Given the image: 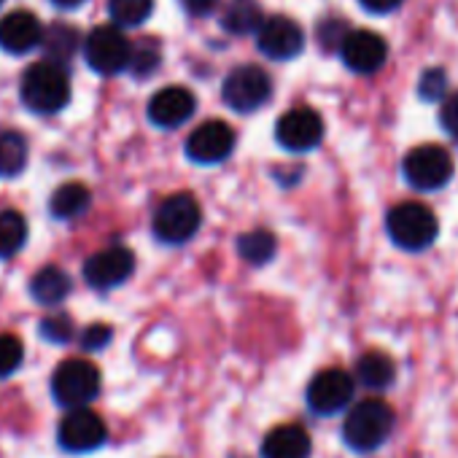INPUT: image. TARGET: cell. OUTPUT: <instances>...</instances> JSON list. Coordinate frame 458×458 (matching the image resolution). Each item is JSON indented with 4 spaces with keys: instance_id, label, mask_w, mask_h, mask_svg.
<instances>
[{
    "instance_id": "obj_1",
    "label": "cell",
    "mask_w": 458,
    "mask_h": 458,
    "mask_svg": "<svg viewBox=\"0 0 458 458\" xmlns=\"http://www.w3.org/2000/svg\"><path fill=\"white\" fill-rule=\"evenodd\" d=\"M394 431V410L383 399H364L351 407L343 423V439L356 453L377 450Z\"/></svg>"
},
{
    "instance_id": "obj_2",
    "label": "cell",
    "mask_w": 458,
    "mask_h": 458,
    "mask_svg": "<svg viewBox=\"0 0 458 458\" xmlns=\"http://www.w3.org/2000/svg\"><path fill=\"white\" fill-rule=\"evenodd\" d=\"M22 103L33 114H57L71 100V79L55 63H36L22 76Z\"/></svg>"
},
{
    "instance_id": "obj_3",
    "label": "cell",
    "mask_w": 458,
    "mask_h": 458,
    "mask_svg": "<svg viewBox=\"0 0 458 458\" xmlns=\"http://www.w3.org/2000/svg\"><path fill=\"white\" fill-rule=\"evenodd\" d=\"M386 229H388V238L404 251H423L439 235L437 216L423 202L394 205L386 216Z\"/></svg>"
},
{
    "instance_id": "obj_4",
    "label": "cell",
    "mask_w": 458,
    "mask_h": 458,
    "mask_svg": "<svg viewBox=\"0 0 458 458\" xmlns=\"http://www.w3.org/2000/svg\"><path fill=\"white\" fill-rule=\"evenodd\" d=\"M100 394V369L87 359H68L52 375V396L65 410H81Z\"/></svg>"
},
{
    "instance_id": "obj_5",
    "label": "cell",
    "mask_w": 458,
    "mask_h": 458,
    "mask_svg": "<svg viewBox=\"0 0 458 458\" xmlns=\"http://www.w3.org/2000/svg\"><path fill=\"white\" fill-rule=\"evenodd\" d=\"M202 224V208L189 191L170 194L154 213V235L162 243L178 246L197 235Z\"/></svg>"
},
{
    "instance_id": "obj_6",
    "label": "cell",
    "mask_w": 458,
    "mask_h": 458,
    "mask_svg": "<svg viewBox=\"0 0 458 458\" xmlns=\"http://www.w3.org/2000/svg\"><path fill=\"white\" fill-rule=\"evenodd\" d=\"M84 57L87 65L100 76H114L130 68L132 63V47L127 36L116 25H100L95 28L84 41Z\"/></svg>"
},
{
    "instance_id": "obj_7",
    "label": "cell",
    "mask_w": 458,
    "mask_h": 458,
    "mask_svg": "<svg viewBox=\"0 0 458 458\" xmlns=\"http://www.w3.org/2000/svg\"><path fill=\"white\" fill-rule=\"evenodd\" d=\"M404 181L418 191H437L453 178V159L442 146L426 143L407 151L402 162Z\"/></svg>"
},
{
    "instance_id": "obj_8",
    "label": "cell",
    "mask_w": 458,
    "mask_h": 458,
    "mask_svg": "<svg viewBox=\"0 0 458 458\" xmlns=\"http://www.w3.org/2000/svg\"><path fill=\"white\" fill-rule=\"evenodd\" d=\"M221 95H224V103L233 111L251 114L270 100L273 81L259 65H241L224 79Z\"/></svg>"
},
{
    "instance_id": "obj_9",
    "label": "cell",
    "mask_w": 458,
    "mask_h": 458,
    "mask_svg": "<svg viewBox=\"0 0 458 458\" xmlns=\"http://www.w3.org/2000/svg\"><path fill=\"white\" fill-rule=\"evenodd\" d=\"M353 377L345 369H324L308 386V407L316 415H337L353 399Z\"/></svg>"
},
{
    "instance_id": "obj_10",
    "label": "cell",
    "mask_w": 458,
    "mask_h": 458,
    "mask_svg": "<svg viewBox=\"0 0 458 458\" xmlns=\"http://www.w3.org/2000/svg\"><path fill=\"white\" fill-rule=\"evenodd\" d=\"M106 437H108L106 420L89 407L71 410L60 420V428H57L60 447L68 453H92L106 442Z\"/></svg>"
},
{
    "instance_id": "obj_11",
    "label": "cell",
    "mask_w": 458,
    "mask_h": 458,
    "mask_svg": "<svg viewBox=\"0 0 458 458\" xmlns=\"http://www.w3.org/2000/svg\"><path fill=\"white\" fill-rule=\"evenodd\" d=\"M324 138V122L313 108H292L286 111L278 124H276V140L294 154H305L313 151Z\"/></svg>"
},
{
    "instance_id": "obj_12",
    "label": "cell",
    "mask_w": 458,
    "mask_h": 458,
    "mask_svg": "<svg viewBox=\"0 0 458 458\" xmlns=\"http://www.w3.org/2000/svg\"><path fill=\"white\" fill-rule=\"evenodd\" d=\"M235 148V130L226 122L210 119L186 138V157L197 165H218Z\"/></svg>"
},
{
    "instance_id": "obj_13",
    "label": "cell",
    "mask_w": 458,
    "mask_h": 458,
    "mask_svg": "<svg viewBox=\"0 0 458 458\" xmlns=\"http://www.w3.org/2000/svg\"><path fill=\"white\" fill-rule=\"evenodd\" d=\"M135 270V254L124 246H111L106 251H98L84 265V278L92 289H116L122 286Z\"/></svg>"
},
{
    "instance_id": "obj_14",
    "label": "cell",
    "mask_w": 458,
    "mask_h": 458,
    "mask_svg": "<svg viewBox=\"0 0 458 458\" xmlns=\"http://www.w3.org/2000/svg\"><path fill=\"white\" fill-rule=\"evenodd\" d=\"M257 47L270 60H294L305 49V33L289 17H270L257 33Z\"/></svg>"
},
{
    "instance_id": "obj_15",
    "label": "cell",
    "mask_w": 458,
    "mask_h": 458,
    "mask_svg": "<svg viewBox=\"0 0 458 458\" xmlns=\"http://www.w3.org/2000/svg\"><path fill=\"white\" fill-rule=\"evenodd\" d=\"M340 55H343L345 68H351L353 73L369 76V73H375V71H380L386 65L388 44L383 41V36H377L372 30H353L343 41Z\"/></svg>"
},
{
    "instance_id": "obj_16",
    "label": "cell",
    "mask_w": 458,
    "mask_h": 458,
    "mask_svg": "<svg viewBox=\"0 0 458 458\" xmlns=\"http://www.w3.org/2000/svg\"><path fill=\"white\" fill-rule=\"evenodd\" d=\"M44 28L38 17L28 9L12 12L0 20V49L9 55H28L44 44Z\"/></svg>"
},
{
    "instance_id": "obj_17",
    "label": "cell",
    "mask_w": 458,
    "mask_h": 458,
    "mask_svg": "<svg viewBox=\"0 0 458 458\" xmlns=\"http://www.w3.org/2000/svg\"><path fill=\"white\" fill-rule=\"evenodd\" d=\"M194 108L197 100L186 87H165L148 100V122L162 130H175L191 119Z\"/></svg>"
},
{
    "instance_id": "obj_18",
    "label": "cell",
    "mask_w": 458,
    "mask_h": 458,
    "mask_svg": "<svg viewBox=\"0 0 458 458\" xmlns=\"http://www.w3.org/2000/svg\"><path fill=\"white\" fill-rule=\"evenodd\" d=\"M310 434L297 423L276 426L262 442V458H310Z\"/></svg>"
},
{
    "instance_id": "obj_19",
    "label": "cell",
    "mask_w": 458,
    "mask_h": 458,
    "mask_svg": "<svg viewBox=\"0 0 458 458\" xmlns=\"http://www.w3.org/2000/svg\"><path fill=\"white\" fill-rule=\"evenodd\" d=\"M71 289H73L71 276H68L63 267H55V265L38 270V273L33 276V281H30V294H33V300H36L38 305H49V308H52V305H60V302L71 294Z\"/></svg>"
},
{
    "instance_id": "obj_20",
    "label": "cell",
    "mask_w": 458,
    "mask_h": 458,
    "mask_svg": "<svg viewBox=\"0 0 458 458\" xmlns=\"http://www.w3.org/2000/svg\"><path fill=\"white\" fill-rule=\"evenodd\" d=\"M262 25H265V17H262V6L257 0H233L221 14V28L233 36L259 33Z\"/></svg>"
},
{
    "instance_id": "obj_21",
    "label": "cell",
    "mask_w": 458,
    "mask_h": 458,
    "mask_svg": "<svg viewBox=\"0 0 458 458\" xmlns=\"http://www.w3.org/2000/svg\"><path fill=\"white\" fill-rule=\"evenodd\" d=\"M89 199H92L89 189H87L84 183H79V181H71V183H63V186L52 194V199H49V213H52L55 218L68 221V218L81 216V213L89 208Z\"/></svg>"
},
{
    "instance_id": "obj_22",
    "label": "cell",
    "mask_w": 458,
    "mask_h": 458,
    "mask_svg": "<svg viewBox=\"0 0 458 458\" xmlns=\"http://www.w3.org/2000/svg\"><path fill=\"white\" fill-rule=\"evenodd\" d=\"M44 52H47V63H55L60 68H65L71 63V57L79 52V30L71 25H52L44 36Z\"/></svg>"
},
{
    "instance_id": "obj_23",
    "label": "cell",
    "mask_w": 458,
    "mask_h": 458,
    "mask_svg": "<svg viewBox=\"0 0 458 458\" xmlns=\"http://www.w3.org/2000/svg\"><path fill=\"white\" fill-rule=\"evenodd\" d=\"M396 369H394V361L386 356V353H377V351H369L359 359L356 364V377L361 386L372 388V391H380L386 388L391 380H394Z\"/></svg>"
},
{
    "instance_id": "obj_24",
    "label": "cell",
    "mask_w": 458,
    "mask_h": 458,
    "mask_svg": "<svg viewBox=\"0 0 458 458\" xmlns=\"http://www.w3.org/2000/svg\"><path fill=\"white\" fill-rule=\"evenodd\" d=\"M28 165V140L9 130L0 132V178H14Z\"/></svg>"
},
{
    "instance_id": "obj_25",
    "label": "cell",
    "mask_w": 458,
    "mask_h": 458,
    "mask_svg": "<svg viewBox=\"0 0 458 458\" xmlns=\"http://www.w3.org/2000/svg\"><path fill=\"white\" fill-rule=\"evenodd\" d=\"M28 241V221L20 210L0 213V259L14 257Z\"/></svg>"
},
{
    "instance_id": "obj_26",
    "label": "cell",
    "mask_w": 458,
    "mask_h": 458,
    "mask_svg": "<svg viewBox=\"0 0 458 458\" xmlns=\"http://www.w3.org/2000/svg\"><path fill=\"white\" fill-rule=\"evenodd\" d=\"M278 251L276 235L267 233V229H254V233H246L238 238V254L249 262V265H267Z\"/></svg>"
},
{
    "instance_id": "obj_27",
    "label": "cell",
    "mask_w": 458,
    "mask_h": 458,
    "mask_svg": "<svg viewBox=\"0 0 458 458\" xmlns=\"http://www.w3.org/2000/svg\"><path fill=\"white\" fill-rule=\"evenodd\" d=\"M154 0H108V14L122 28H138L151 17Z\"/></svg>"
},
{
    "instance_id": "obj_28",
    "label": "cell",
    "mask_w": 458,
    "mask_h": 458,
    "mask_svg": "<svg viewBox=\"0 0 458 458\" xmlns=\"http://www.w3.org/2000/svg\"><path fill=\"white\" fill-rule=\"evenodd\" d=\"M25 359L22 340L14 335H0V377H9L14 369H20Z\"/></svg>"
},
{
    "instance_id": "obj_29",
    "label": "cell",
    "mask_w": 458,
    "mask_h": 458,
    "mask_svg": "<svg viewBox=\"0 0 458 458\" xmlns=\"http://www.w3.org/2000/svg\"><path fill=\"white\" fill-rule=\"evenodd\" d=\"M445 89H447V76L442 68H428L420 81H418V95L426 100V103H434V100H442L445 98Z\"/></svg>"
},
{
    "instance_id": "obj_30",
    "label": "cell",
    "mask_w": 458,
    "mask_h": 458,
    "mask_svg": "<svg viewBox=\"0 0 458 458\" xmlns=\"http://www.w3.org/2000/svg\"><path fill=\"white\" fill-rule=\"evenodd\" d=\"M41 337L49 340V343H68L73 337V321L65 316V313H57V316H49L41 321Z\"/></svg>"
},
{
    "instance_id": "obj_31",
    "label": "cell",
    "mask_w": 458,
    "mask_h": 458,
    "mask_svg": "<svg viewBox=\"0 0 458 458\" xmlns=\"http://www.w3.org/2000/svg\"><path fill=\"white\" fill-rule=\"evenodd\" d=\"M159 65V49L154 44H140V47H132V63H130V71L135 76H148L151 71H157Z\"/></svg>"
},
{
    "instance_id": "obj_32",
    "label": "cell",
    "mask_w": 458,
    "mask_h": 458,
    "mask_svg": "<svg viewBox=\"0 0 458 458\" xmlns=\"http://www.w3.org/2000/svg\"><path fill=\"white\" fill-rule=\"evenodd\" d=\"M439 124H442V130H445L453 140H458V92H455V95H447V98L442 100Z\"/></svg>"
},
{
    "instance_id": "obj_33",
    "label": "cell",
    "mask_w": 458,
    "mask_h": 458,
    "mask_svg": "<svg viewBox=\"0 0 458 458\" xmlns=\"http://www.w3.org/2000/svg\"><path fill=\"white\" fill-rule=\"evenodd\" d=\"M111 337H114L111 327H106V324H92V327L84 329L81 345H84L87 351H100V348H106V345L111 343Z\"/></svg>"
},
{
    "instance_id": "obj_34",
    "label": "cell",
    "mask_w": 458,
    "mask_h": 458,
    "mask_svg": "<svg viewBox=\"0 0 458 458\" xmlns=\"http://www.w3.org/2000/svg\"><path fill=\"white\" fill-rule=\"evenodd\" d=\"M218 4H221V0H181L183 12L191 14V17H208V14H213Z\"/></svg>"
},
{
    "instance_id": "obj_35",
    "label": "cell",
    "mask_w": 458,
    "mask_h": 458,
    "mask_svg": "<svg viewBox=\"0 0 458 458\" xmlns=\"http://www.w3.org/2000/svg\"><path fill=\"white\" fill-rule=\"evenodd\" d=\"M359 4L369 14H391V12H396L404 4V0H359Z\"/></svg>"
},
{
    "instance_id": "obj_36",
    "label": "cell",
    "mask_w": 458,
    "mask_h": 458,
    "mask_svg": "<svg viewBox=\"0 0 458 458\" xmlns=\"http://www.w3.org/2000/svg\"><path fill=\"white\" fill-rule=\"evenodd\" d=\"M55 6H60V9H79L84 0H52Z\"/></svg>"
},
{
    "instance_id": "obj_37",
    "label": "cell",
    "mask_w": 458,
    "mask_h": 458,
    "mask_svg": "<svg viewBox=\"0 0 458 458\" xmlns=\"http://www.w3.org/2000/svg\"><path fill=\"white\" fill-rule=\"evenodd\" d=\"M0 4H4V0H0Z\"/></svg>"
}]
</instances>
